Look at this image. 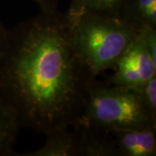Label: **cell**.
Returning <instances> with one entry per match:
<instances>
[{
	"mask_svg": "<svg viewBox=\"0 0 156 156\" xmlns=\"http://www.w3.org/2000/svg\"><path fill=\"white\" fill-rule=\"evenodd\" d=\"M95 79L74 50L67 11H41L7 30L0 48V100L22 128L47 134L77 125Z\"/></svg>",
	"mask_w": 156,
	"mask_h": 156,
	"instance_id": "6da1fadb",
	"label": "cell"
},
{
	"mask_svg": "<svg viewBox=\"0 0 156 156\" xmlns=\"http://www.w3.org/2000/svg\"><path fill=\"white\" fill-rule=\"evenodd\" d=\"M69 18L74 50L94 76L113 69L140 32L120 17L108 14L85 12Z\"/></svg>",
	"mask_w": 156,
	"mask_h": 156,
	"instance_id": "7a4b0ae2",
	"label": "cell"
},
{
	"mask_svg": "<svg viewBox=\"0 0 156 156\" xmlns=\"http://www.w3.org/2000/svg\"><path fill=\"white\" fill-rule=\"evenodd\" d=\"M78 124L111 132L145 126L156 127V121L146 111L137 89L105 85L95 79L88 88Z\"/></svg>",
	"mask_w": 156,
	"mask_h": 156,
	"instance_id": "3957f363",
	"label": "cell"
},
{
	"mask_svg": "<svg viewBox=\"0 0 156 156\" xmlns=\"http://www.w3.org/2000/svg\"><path fill=\"white\" fill-rule=\"evenodd\" d=\"M109 78V84L137 89L156 76V62L152 60L140 31L119 58Z\"/></svg>",
	"mask_w": 156,
	"mask_h": 156,
	"instance_id": "277c9868",
	"label": "cell"
},
{
	"mask_svg": "<svg viewBox=\"0 0 156 156\" xmlns=\"http://www.w3.org/2000/svg\"><path fill=\"white\" fill-rule=\"evenodd\" d=\"M45 143L37 150L19 156H83L84 128L82 124L60 128L46 134Z\"/></svg>",
	"mask_w": 156,
	"mask_h": 156,
	"instance_id": "5b68a950",
	"label": "cell"
},
{
	"mask_svg": "<svg viewBox=\"0 0 156 156\" xmlns=\"http://www.w3.org/2000/svg\"><path fill=\"white\" fill-rule=\"evenodd\" d=\"M119 156H155L156 127L145 126L110 132Z\"/></svg>",
	"mask_w": 156,
	"mask_h": 156,
	"instance_id": "8992f818",
	"label": "cell"
},
{
	"mask_svg": "<svg viewBox=\"0 0 156 156\" xmlns=\"http://www.w3.org/2000/svg\"><path fill=\"white\" fill-rule=\"evenodd\" d=\"M118 17L139 31L156 28V0H123Z\"/></svg>",
	"mask_w": 156,
	"mask_h": 156,
	"instance_id": "52a82bcc",
	"label": "cell"
},
{
	"mask_svg": "<svg viewBox=\"0 0 156 156\" xmlns=\"http://www.w3.org/2000/svg\"><path fill=\"white\" fill-rule=\"evenodd\" d=\"M21 128L15 112L0 100V156L15 155L14 147Z\"/></svg>",
	"mask_w": 156,
	"mask_h": 156,
	"instance_id": "ba28073f",
	"label": "cell"
},
{
	"mask_svg": "<svg viewBox=\"0 0 156 156\" xmlns=\"http://www.w3.org/2000/svg\"><path fill=\"white\" fill-rule=\"evenodd\" d=\"M122 1L123 0H70L67 13L71 17H76L85 12L101 13L118 17Z\"/></svg>",
	"mask_w": 156,
	"mask_h": 156,
	"instance_id": "9c48e42d",
	"label": "cell"
},
{
	"mask_svg": "<svg viewBox=\"0 0 156 156\" xmlns=\"http://www.w3.org/2000/svg\"><path fill=\"white\" fill-rule=\"evenodd\" d=\"M136 89L146 111L156 121V76Z\"/></svg>",
	"mask_w": 156,
	"mask_h": 156,
	"instance_id": "30bf717a",
	"label": "cell"
},
{
	"mask_svg": "<svg viewBox=\"0 0 156 156\" xmlns=\"http://www.w3.org/2000/svg\"><path fill=\"white\" fill-rule=\"evenodd\" d=\"M40 7L41 11H51L57 9V0H32Z\"/></svg>",
	"mask_w": 156,
	"mask_h": 156,
	"instance_id": "8fae6325",
	"label": "cell"
},
{
	"mask_svg": "<svg viewBox=\"0 0 156 156\" xmlns=\"http://www.w3.org/2000/svg\"><path fill=\"white\" fill-rule=\"evenodd\" d=\"M6 31H7V30H6V29L2 25V23H0V48H1V46H2L3 42H4V39H5V37Z\"/></svg>",
	"mask_w": 156,
	"mask_h": 156,
	"instance_id": "7c38bea8",
	"label": "cell"
}]
</instances>
